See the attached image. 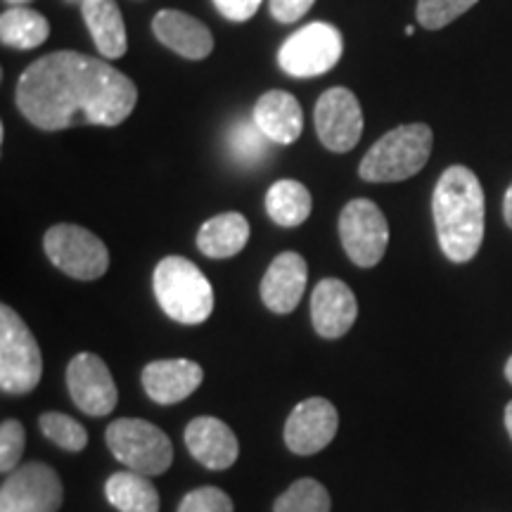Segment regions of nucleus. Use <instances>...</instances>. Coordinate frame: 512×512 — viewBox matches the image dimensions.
Instances as JSON below:
<instances>
[{"label":"nucleus","instance_id":"18","mask_svg":"<svg viewBox=\"0 0 512 512\" xmlns=\"http://www.w3.org/2000/svg\"><path fill=\"white\" fill-rule=\"evenodd\" d=\"M157 41L185 60H204L214 50V36L200 19L181 10H162L152 19Z\"/></svg>","mask_w":512,"mask_h":512},{"label":"nucleus","instance_id":"26","mask_svg":"<svg viewBox=\"0 0 512 512\" xmlns=\"http://www.w3.org/2000/svg\"><path fill=\"white\" fill-rule=\"evenodd\" d=\"M41 432L69 453H81L88 446V432L81 422L64 413H43L41 415Z\"/></svg>","mask_w":512,"mask_h":512},{"label":"nucleus","instance_id":"33","mask_svg":"<svg viewBox=\"0 0 512 512\" xmlns=\"http://www.w3.org/2000/svg\"><path fill=\"white\" fill-rule=\"evenodd\" d=\"M503 216H505V223L512 228V183L508 192H505V200H503Z\"/></svg>","mask_w":512,"mask_h":512},{"label":"nucleus","instance_id":"12","mask_svg":"<svg viewBox=\"0 0 512 512\" xmlns=\"http://www.w3.org/2000/svg\"><path fill=\"white\" fill-rule=\"evenodd\" d=\"M316 131L330 152H349L363 136V112L347 88H330L318 98Z\"/></svg>","mask_w":512,"mask_h":512},{"label":"nucleus","instance_id":"23","mask_svg":"<svg viewBox=\"0 0 512 512\" xmlns=\"http://www.w3.org/2000/svg\"><path fill=\"white\" fill-rule=\"evenodd\" d=\"M266 211L278 226H302L311 214V192L306 190V185L290 181V178L273 183L266 195Z\"/></svg>","mask_w":512,"mask_h":512},{"label":"nucleus","instance_id":"9","mask_svg":"<svg viewBox=\"0 0 512 512\" xmlns=\"http://www.w3.org/2000/svg\"><path fill=\"white\" fill-rule=\"evenodd\" d=\"M339 238L356 266L373 268L389 245V226L375 202L351 200L339 214Z\"/></svg>","mask_w":512,"mask_h":512},{"label":"nucleus","instance_id":"2","mask_svg":"<svg viewBox=\"0 0 512 512\" xmlns=\"http://www.w3.org/2000/svg\"><path fill=\"white\" fill-rule=\"evenodd\" d=\"M441 252L453 264L475 259L484 240V190L467 166H448L432 197Z\"/></svg>","mask_w":512,"mask_h":512},{"label":"nucleus","instance_id":"19","mask_svg":"<svg viewBox=\"0 0 512 512\" xmlns=\"http://www.w3.org/2000/svg\"><path fill=\"white\" fill-rule=\"evenodd\" d=\"M254 124L278 145H292L304 128V112L299 100L287 91H268L254 105Z\"/></svg>","mask_w":512,"mask_h":512},{"label":"nucleus","instance_id":"24","mask_svg":"<svg viewBox=\"0 0 512 512\" xmlns=\"http://www.w3.org/2000/svg\"><path fill=\"white\" fill-rule=\"evenodd\" d=\"M50 24L41 12L31 8H10L0 17V41L17 50H34L48 41Z\"/></svg>","mask_w":512,"mask_h":512},{"label":"nucleus","instance_id":"6","mask_svg":"<svg viewBox=\"0 0 512 512\" xmlns=\"http://www.w3.org/2000/svg\"><path fill=\"white\" fill-rule=\"evenodd\" d=\"M112 456L138 475H164L174 463V446L166 432L140 418H121L107 427Z\"/></svg>","mask_w":512,"mask_h":512},{"label":"nucleus","instance_id":"13","mask_svg":"<svg viewBox=\"0 0 512 512\" xmlns=\"http://www.w3.org/2000/svg\"><path fill=\"white\" fill-rule=\"evenodd\" d=\"M337 408L323 396H311L294 406L285 425V444L297 456H313L335 439Z\"/></svg>","mask_w":512,"mask_h":512},{"label":"nucleus","instance_id":"30","mask_svg":"<svg viewBox=\"0 0 512 512\" xmlns=\"http://www.w3.org/2000/svg\"><path fill=\"white\" fill-rule=\"evenodd\" d=\"M178 512H233V501L216 486H202L190 491L178 505Z\"/></svg>","mask_w":512,"mask_h":512},{"label":"nucleus","instance_id":"37","mask_svg":"<svg viewBox=\"0 0 512 512\" xmlns=\"http://www.w3.org/2000/svg\"><path fill=\"white\" fill-rule=\"evenodd\" d=\"M67 3H72V5H83V3H86V0H67Z\"/></svg>","mask_w":512,"mask_h":512},{"label":"nucleus","instance_id":"29","mask_svg":"<svg viewBox=\"0 0 512 512\" xmlns=\"http://www.w3.org/2000/svg\"><path fill=\"white\" fill-rule=\"evenodd\" d=\"M24 444H27V432L19 420H5L0 425V470L10 475L17 470L19 458L24 453Z\"/></svg>","mask_w":512,"mask_h":512},{"label":"nucleus","instance_id":"21","mask_svg":"<svg viewBox=\"0 0 512 512\" xmlns=\"http://www.w3.org/2000/svg\"><path fill=\"white\" fill-rule=\"evenodd\" d=\"M249 240V221L238 211L209 219L197 233V247L209 259H228L240 254Z\"/></svg>","mask_w":512,"mask_h":512},{"label":"nucleus","instance_id":"15","mask_svg":"<svg viewBox=\"0 0 512 512\" xmlns=\"http://www.w3.org/2000/svg\"><path fill=\"white\" fill-rule=\"evenodd\" d=\"M204 380V370L200 363L190 358H164L152 361L143 368V389L155 403L171 406L200 389Z\"/></svg>","mask_w":512,"mask_h":512},{"label":"nucleus","instance_id":"16","mask_svg":"<svg viewBox=\"0 0 512 512\" xmlns=\"http://www.w3.org/2000/svg\"><path fill=\"white\" fill-rule=\"evenodd\" d=\"M185 446L197 463L209 470H228L240 456V444L226 422L211 415L195 418L185 427Z\"/></svg>","mask_w":512,"mask_h":512},{"label":"nucleus","instance_id":"32","mask_svg":"<svg viewBox=\"0 0 512 512\" xmlns=\"http://www.w3.org/2000/svg\"><path fill=\"white\" fill-rule=\"evenodd\" d=\"M214 5L230 22H247L249 17L256 15L261 0H214Z\"/></svg>","mask_w":512,"mask_h":512},{"label":"nucleus","instance_id":"17","mask_svg":"<svg viewBox=\"0 0 512 512\" xmlns=\"http://www.w3.org/2000/svg\"><path fill=\"white\" fill-rule=\"evenodd\" d=\"M306 278H309V266L302 254H278L261 280V299L273 313H290L302 302Z\"/></svg>","mask_w":512,"mask_h":512},{"label":"nucleus","instance_id":"8","mask_svg":"<svg viewBox=\"0 0 512 512\" xmlns=\"http://www.w3.org/2000/svg\"><path fill=\"white\" fill-rule=\"evenodd\" d=\"M344 50L342 34L328 22H313L292 34L280 46L278 64L294 79L323 76L339 62Z\"/></svg>","mask_w":512,"mask_h":512},{"label":"nucleus","instance_id":"22","mask_svg":"<svg viewBox=\"0 0 512 512\" xmlns=\"http://www.w3.org/2000/svg\"><path fill=\"white\" fill-rule=\"evenodd\" d=\"M105 496L119 512H159V494L145 475L114 472L105 484Z\"/></svg>","mask_w":512,"mask_h":512},{"label":"nucleus","instance_id":"31","mask_svg":"<svg viewBox=\"0 0 512 512\" xmlns=\"http://www.w3.org/2000/svg\"><path fill=\"white\" fill-rule=\"evenodd\" d=\"M313 3L316 0H271L268 8L280 24H292L306 15L313 8Z\"/></svg>","mask_w":512,"mask_h":512},{"label":"nucleus","instance_id":"5","mask_svg":"<svg viewBox=\"0 0 512 512\" xmlns=\"http://www.w3.org/2000/svg\"><path fill=\"white\" fill-rule=\"evenodd\" d=\"M43 375L36 337L8 304L0 306V389L22 396L34 392Z\"/></svg>","mask_w":512,"mask_h":512},{"label":"nucleus","instance_id":"36","mask_svg":"<svg viewBox=\"0 0 512 512\" xmlns=\"http://www.w3.org/2000/svg\"><path fill=\"white\" fill-rule=\"evenodd\" d=\"M8 3H15V5H24V3H29V0H8Z\"/></svg>","mask_w":512,"mask_h":512},{"label":"nucleus","instance_id":"27","mask_svg":"<svg viewBox=\"0 0 512 512\" xmlns=\"http://www.w3.org/2000/svg\"><path fill=\"white\" fill-rule=\"evenodd\" d=\"M477 3L479 0H418L415 17H418L420 27L437 31L456 22L460 15H465Z\"/></svg>","mask_w":512,"mask_h":512},{"label":"nucleus","instance_id":"28","mask_svg":"<svg viewBox=\"0 0 512 512\" xmlns=\"http://www.w3.org/2000/svg\"><path fill=\"white\" fill-rule=\"evenodd\" d=\"M266 136L261 133V128L252 121H240L238 126L230 133V150L233 155L245 164H254L259 159L266 157Z\"/></svg>","mask_w":512,"mask_h":512},{"label":"nucleus","instance_id":"25","mask_svg":"<svg viewBox=\"0 0 512 512\" xmlns=\"http://www.w3.org/2000/svg\"><path fill=\"white\" fill-rule=\"evenodd\" d=\"M273 512H330V494L316 479H297L275 501Z\"/></svg>","mask_w":512,"mask_h":512},{"label":"nucleus","instance_id":"3","mask_svg":"<svg viewBox=\"0 0 512 512\" xmlns=\"http://www.w3.org/2000/svg\"><path fill=\"white\" fill-rule=\"evenodd\" d=\"M432 155V128L427 124L396 126L384 133L363 157L358 174L370 183H396L425 169Z\"/></svg>","mask_w":512,"mask_h":512},{"label":"nucleus","instance_id":"4","mask_svg":"<svg viewBox=\"0 0 512 512\" xmlns=\"http://www.w3.org/2000/svg\"><path fill=\"white\" fill-rule=\"evenodd\" d=\"M155 294L166 316L181 325H200L214 311V290L207 275L183 256H166L159 261Z\"/></svg>","mask_w":512,"mask_h":512},{"label":"nucleus","instance_id":"14","mask_svg":"<svg viewBox=\"0 0 512 512\" xmlns=\"http://www.w3.org/2000/svg\"><path fill=\"white\" fill-rule=\"evenodd\" d=\"M358 304L349 285L337 278H325L311 294V320L320 337L339 339L356 323Z\"/></svg>","mask_w":512,"mask_h":512},{"label":"nucleus","instance_id":"1","mask_svg":"<svg viewBox=\"0 0 512 512\" xmlns=\"http://www.w3.org/2000/svg\"><path fill=\"white\" fill-rule=\"evenodd\" d=\"M15 102L41 131L76 124L119 126L138 102L136 83L100 57L57 50L24 69Z\"/></svg>","mask_w":512,"mask_h":512},{"label":"nucleus","instance_id":"10","mask_svg":"<svg viewBox=\"0 0 512 512\" xmlns=\"http://www.w3.org/2000/svg\"><path fill=\"white\" fill-rule=\"evenodd\" d=\"M64 489L46 463H27L12 470L0 486V512H57Z\"/></svg>","mask_w":512,"mask_h":512},{"label":"nucleus","instance_id":"11","mask_svg":"<svg viewBox=\"0 0 512 512\" xmlns=\"http://www.w3.org/2000/svg\"><path fill=\"white\" fill-rule=\"evenodd\" d=\"M67 387L76 406L93 418L110 415L117 408V384L100 356L88 351L76 354L67 366Z\"/></svg>","mask_w":512,"mask_h":512},{"label":"nucleus","instance_id":"20","mask_svg":"<svg viewBox=\"0 0 512 512\" xmlns=\"http://www.w3.org/2000/svg\"><path fill=\"white\" fill-rule=\"evenodd\" d=\"M81 15L100 55H105L107 60L126 55V24L117 0H86L81 5Z\"/></svg>","mask_w":512,"mask_h":512},{"label":"nucleus","instance_id":"34","mask_svg":"<svg viewBox=\"0 0 512 512\" xmlns=\"http://www.w3.org/2000/svg\"><path fill=\"white\" fill-rule=\"evenodd\" d=\"M505 427H508V434L512 439V401L508 403V408H505Z\"/></svg>","mask_w":512,"mask_h":512},{"label":"nucleus","instance_id":"7","mask_svg":"<svg viewBox=\"0 0 512 512\" xmlns=\"http://www.w3.org/2000/svg\"><path fill=\"white\" fill-rule=\"evenodd\" d=\"M43 249L62 273L76 280H98L110 268V252L105 242L74 223L50 228L43 238Z\"/></svg>","mask_w":512,"mask_h":512},{"label":"nucleus","instance_id":"35","mask_svg":"<svg viewBox=\"0 0 512 512\" xmlns=\"http://www.w3.org/2000/svg\"><path fill=\"white\" fill-rule=\"evenodd\" d=\"M505 377H508V382L512 384V356L508 358V363H505Z\"/></svg>","mask_w":512,"mask_h":512}]
</instances>
